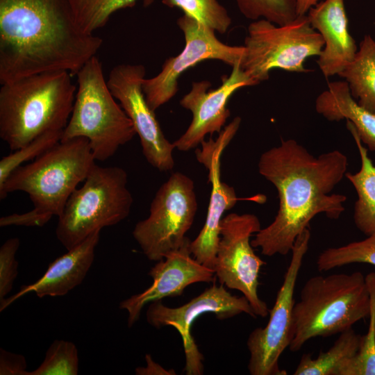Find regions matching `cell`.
Here are the masks:
<instances>
[{
    "mask_svg": "<svg viewBox=\"0 0 375 375\" xmlns=\"http://www.w3.org/2000/svg\"><path fill=\"white\" fill-rule=\"evenodd\" d=\"M347 156L338 150L311 154L295 140L262 153L258 172L276 188L279 208L274 221L256 233L251 243L267 256L291 252L297 238L317 215L338 219L347 197L331 193L345 176Z\"/></svg>",
    "mask_w": 375,
    "mask_h": 375,
    "instance_id": "1",
    "label": "cell"
},
{
    "mask_svg": "<svg viewBox=\"0 0 375 375\" xmlns=\"http://www.w3.org/2000/svg\"><path fill=\"white\" fill-rule=\"evenodd\" d=\"M103 44L69 0H0V83L53 71L76 74Z\"/></svg>",
    "mask_w": 375,
    "mask_h": 375,
    "instance_id": "2",
    "label": "cell"
},
{
    "mask_svg": "<svg viewBox=\"0 0 375 375\" xmlns=\"http://www.w3.org/2000/svg\"><path fill=\"white\" fill-rule=\"evenodd\" d=\"M1 85L0 138L10 150L64 131L77 90L69 72H46Z\"/></svg>",
    "mask_w": 375,
    "mask_h": 375,
    "instance_id": "3",
    "label": "cell"
},
{
    "mask_svg": "<svg viewBox=\"0 0 375 375\" xmlns=\"http://www.w3.org/2000/svg\"><path fill=\"white\" fill-rule=\"evenodd\" d=\"M370 298L360 272L308 278L293 308L289 349L299 351L310 340L340 333L369 317Z\"/></svg>",
    "mask_w": 375,
    "mask_h": 375,
    "instance_id": "4",
    "label": "cell"
},
{
    "mask_svg": "<svg viewBox=\"0 0 375 375\" xmlns=\"http://www.w3.org/2000/svg\"><path fill=\"white\" fill-rule=\"evenodd\" d=\"M95 160L87 138L60 140L32 162L17 168L0 188V199L22 191L28 194L38 212L49 219L59 217Z\"/></svg>",
    "mask_w": 375,
    "mask_h": 375,
    "instance_id": "5",
    "label": "cell"
},
{
    "mask_svg": "<svg viewBox=\"0 0 375 375\" xmlns=\"http://www.w3.org/2000/svg\"><path fill=\"white\" fill-rule=\"evenodd\" d=\"M76 75L78 85L74 106L61 140L85 138L95 160L105 161L133 138L135 130L109 90L97 56Z\"/></svg>",
    "mask_w": 375,
    "mask_h": 375,
    "instance_id": "6",
    "label": "cell"
},
{
    "mask_svg": "<svg viewBox=\"0 0 375 375\" xmlns=\"http://www.w3.org/2000/svg\"><path fill=\"white\" fill-rule=\"evenodd\" d=\"M83 182L72 193L58 217L56 234L67 250L95 231L126 219L133 205L128 175L122 167L95 163Z\"/></svg>",
    "mask_w": 375,
    "mask_h": 375,
    "instance_id": "7",
    "label": "cell"
},
{
    "mask_svg": "<svg viewBox=\"0 0 375 375\" xmlns=\"http://www.w3.org/2000/svg\"><path fill=\"white\" fill-rule=\"evenodd\" d=\"M324 45L322 35L311 26L307 15L276 25L260 19L250 23L240 63L244 73L257 85L267 81L274 69L306 73L307 58L319 56Z\"/></svg>",
    "mask_w": 375,
    "mask_h": 375,
    "instance_id": "8",
    "label": "cell"
},
{
    "mask_svg": "<svg viewBox=\"0 0 375 375\" xmlns=\"http://www.w3.org/2000/svg\"><path fill=\"white\" fill-rule=\"evenodd\" d=\"M197 206L193 181L183 173H173L156 192L149 217L138 222L132 233L149 260L158 262L181 246Z\"/></svg>",
    "mask_w": 375,
    "mask_h": 375,
    "instance_id": "9",
    "label": "cell"
},
{
    "mask_svg": "<svg viewBox=\"0 0 375 375\" xmlns=\"http://www.w3.org/2000/svg\"><path fill=\"white\" fill-rule=\"evenodd\" d=\"M310 228H306L296 239L292 256L283 281L269 310L265 327L253 329L248 336L249 352L247 365L251 375H286L279 367V358L292 339L294 295L297 277L310 240Z\"/></svg>",
    "mask_w": 375,
    "mask_h": 375,
    "instance_id": "10",
    "label": "cell"
},
{
    "mask_svg": "<svg viewBox=\"0 0 375 375\" xmlns=\"http://www.w3.org/2000/svg\"><path fill=\"white\" fill-rule=\"evenodd\" d=\"M261 228L253 214L233 212L224 217L213 270L222 285L243 294L256 317H265L269 310L259 297L258 288L260 271L266 262L255 253L251 243V235Z\"/></svg>",
    "mask_w": 375,
    "mask_h": 375,
    "instance_id": "11",
    "label": "cell"
},
{
    "mask_svg": "<svg viewBox=\"0 0 375 375\" xmlns=\"http://www.w3.org/2000/svg\"><path fill=\"white\" fill-rule=\"evenodd\" d=\"M177 24L184 34L183 51L176 56L168 58L158 74L142 82L146 100L154 111L177 93L178 78L187 69L206 60H218L233 67L241 63L244 55V46L222 42L212 28L189 15L179 17Z\"/></svg>",
    "mask_w": 375,
    "mask_h": 375,
    "instance_id": "12",
    "label": "cell"
},
{
    "mask_svg": "<svg viewBox=\"0 0 375 375\" xmlns=\"http://www.w3.org/2000/svg\"><path fill=\"white\" fill-rule=\"evenodd\" d=\"M209 312L215 314L219 319L231 318L241 313L256 317L244 296L233 295L224 285L217 286L215 283L181 306L170 308L159 300L150 303L146 312L147 321L153 327L159 329L172 326L179 333L185 354V372L188 375L203 373V356L191 335L190 328L199 317Z\"/></svg>",
    "mask_w": 375,
    "mask_h": 375,
    "instance_id": "13",
    "label": "cell"
},
{
    "mask_svg": "<svg viewBox=\"0 0 375 375\" xmlns=\"http://www.w3.org/2000/svg\"><path fill=\"white\" fill-rule=\"evenodd\" d=\"M145 68L141 64H119L110 71L107 84L131 120L147 161L160 172L173 169L174 144L165 136L143 90Z\"/></svg>",
    "mask_w": 375,
    "mask_h": 375,
    "instance_id": "14",
    "label": "cell"
},
{
    "mask_svg": "<svg viewBox=\"0 0 375 375\" xmlns=\"http://www.w3.org/2000/svg\"><path fill=\"white\" fill-rule=\"evenodd\" d=\"M241 124L240 117H235L224 127L216 140H203L201 149L195 151L197 160L208 171L211 193L205 223L197 237L190 242L192 256L199 263L213 269L219 240L220 223L224 212L231 209L238 201L234 188L221 180V156ZM214 271V270H213Z\"/></svg>",
    "mask_w": 375,
    "mask_h": 375,
    "instance_id": "15",
    "label": "cell"
},
{
    "mask_svg": "<svg viewBox=\"0 0 375 375\" xmlns=\"http://www.w3.org/2000/svg\"><path fill=\"white\" fill-rule=\"evenodd\" d=\"M232 68L217 88L209 90L208 81L193 82L190 91L180 101V105L192 112V119L185 132L173 142L178 150L190 151L201 144L207 134L220 133L231 115L227 103L231 96L242 88L256 85L240 63Z\"/></svg>",
    "mask_w": 375,
    "mask_h": 375,
    "instance_id": "16",
    "label": "cell"
},
{
    "mask_svg": "<svg viewBox=\"0 0 375 375\" xmlns=\"http://www.w3.org/2000/svg\"><path fill=\"white\" fill-rule=\"evenodd\" d=\"M191 240L186 237L181 246L158 261L148 272L152 284L143 292L122 301L119 308L128 312V326L138 322L143 308L165 297L182 295L184 290L196 283H211L216 276L213 269L199 263L190 251Z\"/></svg>",
    "mask_w": 375,
    "mask_h": 375,
    "instance_id": "17",
    "label": "cell"
},
{
    "mask_svg": "<svg viewBox=\"0 0 375 375\" xmlns=\"http://www.w3.org/2000/svg\"><path fill=\"white\" fill-rule=\"evenodd\" d=\"M306 15L324 42L317 60L321 72L326 78L339 76L353 61L358 49L349 31L344 0H322Z\"/></svg>",
    "mask_w": 375,
    "mask_h": 375,
    "instance_id": "18",
    "label": "cell"
},
{
    "mask_svg": "<svg viewBox=\"0 0 375 375\" xmlns=\"http://www.w3.org/2000/svg\"><path fill=\"white\" fill-rule=\"evenodd\" d=\"M100 231H95L49 263L44 274L35 282L22 285L14 295L0 301V311L29 292H34L40 298L60 297L79 285L93 263Z\"/></svg>",
    "mask_w": 375,
    "mask_h": 375,
    "instance_id": "19",
    "label": "cell"
},
{
    "mask_svg": "<svg viewBox=\"0 0 375 375\" xmlns=\"http://www.w3.org/2000/svg\"><path fill=\"white\" fill-rule=\"evenodd\" d=\"M315 108L328 121H349L368 151H375V113L357 103L345 81L330 82L316 98Z\"/></svg>",
    "mask_w": 375,
    "mask_h": 375,
    "instance_id": "20",
    "label": "cell"
},
{
    "mask_svg": "<svg viewBox=\"0 0 375 375\" xmlns=\"http://www.w3.org/2000/svg\"><path fill=\"white\" fill-rule=\"evenodd\" d=\"M347 128L354 140L360 158V169L356 173L345 174L358 196L353 208V222L356 228L368 236L375 234V165L349 121H347Z\"/></svg>",
    "mask_w": 375,
    "mask_h": 375,
    "instance_id": "21",
    "label": "cell"
},
{
    "mask_svg": "<svg viewBox=\"0 0 375 375\" xmlns=\"http://www.w3.org/2000/svg\"><path fill=\"white\" fill-rule=\"evenodd\" d=\"M339 76L357 103L375 113V40L371 35L363 37L354 59Z\"/></svg>",
    "mask_w": 375,
    "mask_h": 375,
    "instance_id": "22",
    "label": "cell"
},
{
    "mask_svg": "<svg viewBox=\"0 0 375 375\" xmlns=\"http://www.w3.org/2000/svg\"><path fill=\"white\" fill-rule=\"evenodd\" d=\"M362 337L352 328L340 333L331 348L326 351H320L316 358L303 354L293 374L339 375L341 369L357 354Z\"/></svg>",
    "mask_w": 375,
    "mask_h": 375,
    "instance_id": "23",
    "label": "cell"
},
{
    "mask_svg": "<svg viewBox=\"0 0 375 375\" xmlns=\"http://www.w3.org/2000/svg\"><path fill=\"white\" fill-rule=\"evenodd\" d=\"M352 263H367L375 266V234L338 247L324 250L317 257V268L329 271Z\"/></svg>",
    "mask_w": 375,
    "mask_h": 375,
    "instance_id": "24",
    "label": "cell"
},
{
    "mask_svg": "<svg viewBox=\"0 0 375 375\" xmlns=\"http://www.w3.org/2000/svg\"><path fill=\"white\" fill-rule=\"evenodd\" d=\"M370 298L368 330L362 337L357 354L341 369L340 375H375V272L365 276Z\"/></svg>",
    "mask_w": 375,
    "mask_h": 375,
    "instance_id": "25",
    "label": "cell"
},
{
    "mask_svg": "<svg viewBox=\"0 0 375 375\" xmlns=\"http://www.w3.org/2000/svg\"><path fill=\"white\" fill-rule=\"evenodd\" d=\"M78 25L88 33L103 27L116 11L133 7L137 0H69Z\"/></svg>",
    "mask_w": 375,
    "mask_h": 375,
    "instance_id": "26",
    "label": "cell"
},
{
    "mask_svg": "<svg viewBox=\"0 0 375 375\" xmlns=\"http://www.w3.org/2000/svg\"><path fill=\"white\" fill-rule=\"evenodd\" d=\"M154 0H143L149 6ZM162 3L170 8H178L184 15H189L215 31L225 33L231 24L226 9L217 0H162Z\"/></svg>",
    "mask_w": 375,
    "mask_h": 375,
    "instance_id": "27",
    "label": "cell"
},
{
    "mask_svg": "<svg viewBox=\"0 0 375 375\" xmlns=\"http://www.w3.org/2000/svg\"><path fill=\"white\" fill-rule=\"evenodd\" d=\"M240 12L247 19H267L284 25L298 15L296 0H236Z\"/></svg>",
    "mask_w": 375,
    "mask_h": 375,
    "instance_id": "28",
    "label": "cell"
},
{
    "mask_svg": "<svg viewBox=\"0 0 375 375\" xmlns=\"http://www.w3.org/2000/svg\"><path fill=\"white\" fill-rule=\"evenodd\" d=\"M79 360L76 345L69 341L56 340L47 349L44 359L29 375H76Z\"/></svg>",
    "mask_w": 375,
    "mask_h": 375,
    "instance_id": "29",
    "label": "cell"
},
{
    "mask_svg": "<svg viewBox=\"0 0 375 375\" xmlns=\"http://www.w3.org/2000/svg\"><path fill=\"white\" fill-rule=\"evenodd\" d=\"M62 135V131L45 133L13 153L3 156L0 160V188L17 168L46 152L61 140Z\"/></svg>",
    "mask_w": 375,
    "mask_h": 375,
    "instance_id": "30",
    "label": "cell"
},
{
    "mask_svg": "<svg viewBox=\"0 0 375 375\" xmlns=\"http://www.w3.org/2000/svg\"><path fill=\"white\" fill-rule=\"evenodd\" d=\"M18 238L7 240L0 248V301L11 292L18 271L16 253L19 247Z\"/></svg>",
    "mask_w": 375,
    "mask_h": 375,
    "instance_id": "31",
    "label": "cell"
},
{
    "mask_svg": "<svg viewBox=\"0 0 375 375\" xmlns=\"http://www.w3.org/2000/svg\"><path fill=\"white\" fill-rule=\"evenodd\" d=\"M1 375H29L24 356L0 349Z\"/></svg>",
    "mask_w": 375,
    "mask_h": 375,
    "instance_id": "32",
    "label": "cell"
},
{
    "mask_svg": "<svg viewBox=\"0 0 375 375\" xmlns=\"http://www.w3.org/2000/svg\"><path fill=\"white\" fill-rule=\"evenodd\" d=\"M50 219L44 215L38 212L34 209L23 214H12L1 217L0 226H43Z\"/></svg>",
    "mask_w": 375,
    "mask_h": 375,
    "instance_id": "33",
    "label": "cell"
},
{
    "mask_svg": "<svg viewBox=\"0 0 375 375\" xmlns=\"http://www.w3.org/2000/svg\"><path fill=\"white\" fill-rule=\"evenodd\" d=\"M147 366L142 367H138L135 369V374L140 375H151V374H165L172 375L176 374L174 370H167L159 364L153 360L150 354L145 356Z\"/></svg>",
    "mask_w": 375,
    "mask_h": 375,
    "instance_id": "34",
    "label": "cell"
},
{
    "mask_svg": "<svg viewBox=\"0 0 375 375\" xmlns=\"http://www.w3.org/2000/svg\"><path fill=\"white\" fill-rule=\"evenodd\" d=\"M322 0H296L297 15H306L308 10Z\"/></svg>",
    "mask_w": 375,
    "mask_h": 375,
    "instance_id": "35",
    "label": "cell"
}]
</instances>
